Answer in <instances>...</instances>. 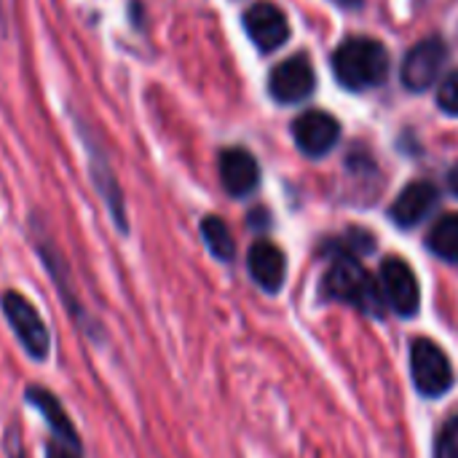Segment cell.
Returning a JSON list of instances; mask_svg holds the SVG:
<instances>
[{
  "mask_svg": "<svg viewBox=\"0 0 458 458\" xmlns=\"http://www.w3.org/2000/svg\"><path fill=\"white\" fill-rule=\"evenodd\" d=\"M3 451L8 458H27V451H24V440H21V429L19 424H8L5 427V435H3Z\"/></svg>",
  "mask_w": 458,
  "mask_h": 458,
  "instance_id": "obj_19",
  "label": "cell"
},
{
  "mask_svg": "<svg viewBox=\"0 0 458 458\" xmlns=\"http://www.w3.org/2000/svg\"><path fill=\"white\" fill-rule=\"evenodd\" d=\"M411 373L413 384L424 397H440L454 386V368L445 352L429 341V338H416L411 346Z\"/></svg>",
  "mask_w": 458,
  "mask_h": 458,
  "instance_id": "obj_5",
  "label": "cell"
},
{
  "mask_svg": "<svg viewBox=\"0 0 458 458\" xmlns=\"http://www.w3.org/2000/svg\"><path fill=\"white\" fill-rule=\"evenodd\" d=\"M448 62V46L440 38H427L408 51L403 62V83L408 91H427L437 83L443 64Z\"/></svg>",
  "mask_w": 458,
  "mask_h": 458,
  "instance_id": "obj_7",
  "label": "cell"
},
{
  "mask_svg": "<svg viewBox=\"0 0 458 458\" xmlns=\"http://www.w3.org/2000/svg\"><path fill=\"white\" fill-rule=\"evenodd\" d=\"M437 102H440V107H443L445 113L458 115V70L456 72H451V75L440 83V89H437Z\"/></svg>",
  "mask_w": 458,
  "mask_h": 458,
  "instance_id": "obj_18",
  "label": "cell"
},
{
  "mask_svg": "<svg viewBox=\"0 0 458 458\" xmlns=\"http://www.w3.org/2000/svg\"><path fill=\"white\" fill-rule=\"evenodd\" d=\"M435 204H437V188L427 180H419V182H411L397 196L389 215L400 228H413L435 209Z\"/></svg>",
  "mask_w": 458,
  "mask_h": 458,
  "instance_id": "obj_13",
  "label": "cell"
},
{
  "mask_svg": "<svg viewBox=\"0 0 458 458\" xmlns=\"http://www.w3.org/2000/svg\"><path fill=\"white\" fill-rule=\"evenodd\" d=\"M333 72L344 89L365 91L381 86L389 75V54L381 40L349 38L333 54Z\"/></svg>",
  "mask_w": 458,
  "mask_h": 458,
  "instance_id": "obj_1",
  "label": "cell"
},
{
  "mask_svg": "<svg viewBox=\"0 0 458 458\" xmlns=\"http://www.w3.org/2000/svg\"><path fill=\"white\" fill-rule=\"evenodd\" d=\"M435 458H458V413L443 424L435 445Z\"/></svg>",
  "mask_w": 458,
  "mask_h": 458,
  "instance_id": "obj_17",
  "label": "cell"
},
{
  "mask_svg": "<svg viewBox=\"0 0 458 458\" xmlns=\"http://www.w3.org/2000/svg\"><path fill=\"white\" fill-rule=\"evenodd\" d=\"M314 86H317V72L303 54L279 62L268 78V91L282 105H298L309 99L314 94Z\"/></svg>",
  "mask_w": 458,
  "mask_h": 458,
  "instance_id": "obj_6",
  "label": "cell"
},
{
  "mask_svg": "<svg viewBox=\"0 0 458 458\" xmlns=\"http://www.w3.org/2000/svg\"><path fill=\"white\" fill-rule=\"evenodd\" d=\"M0 311H3V317L8 322V327L13 330V338L27 352V357L35 360V362L48 360L51 335H48V327H46L43 317L38 314V309L21 293L5 290L0 295Z\"/></svg>",
  "mask_w": 458,
  "mask_h": 458,
  "instance_id": "obj_4",
  "label": "cell"
},
{
  "mask_svg": "<svg viewBox=\"0 0 458 458\" xmlns=\"http://www.w3.org/2000/svg\"><path fill=\"white\" fill-rule=\"evenodd\" d=\"M381 293L384 301L400 314L413 317L421 303V290L413 268L403 258H386L381 266Z\"/></svg>",
  "mask_w": 458,
  "mask_h": 458,
  "instance_id": "obj_8",
  "label": "cell"
},
{
  "mask_svg": "<svg viewBox=\"0 0 458 458\" xmlns=\"http://www.w3.org/2000/svg\"><path fill=\"white\" fill-rule=\"evenodd\" d=\"M448 188H451V193L458 196V164H454V169L448 172Z\"/></svg>",
  "mask_w": 458,
  "mask_h": 458,
  "instance_id": "obj_21",
  "label": "cell"
},
{
  "mask_svg": "<svg viewBox=\"0 0 458 458\" xmlns=\"http://www.w3.org/2000/svg\"><path fill=\"white\" fill-rule=\"evenodd\" d=\"M247 268H250V276L266 293H276L284 284L287 260H284V252L276 244H271V242H255L250 247V255H247Z\"/></svg>",
  "mask_w": 458,
  "mask_h": 458,
  "instance_id": "obj_14",
  "label": "cell"
},
{
  "mask_svg": "<svg viewBox=\"0 0 458 458\" xmlns=\"http://www.w3.org/2000/svg\"><path fill=\"white\" fill-rule=\"evenodd\" d=\"M244 30L260 51H276L290 38V21L274 3H255L247 8Z\"/></svg>",
  "mask_w": 458,
  "mask_h": 458,
  "instance_id": "obj_11",
  "label": "cell"
},
{
  "mask_svg": "<svg viewBox=\"0 0 458 458\" xmlns=\"http://www.w3.org/2000/svg\"><path fill=\"white\" fill-rule=\"evenodd\" d=\"M293 137H295V145L306 156L319 158V156L330 153V148L338 142L341 123H338V118H333L325 110H309V113H303V115L295 118Z\"/></svg>",
  "mask_w": 458,
  "mask_h": 458,
  "instance_id": "obj_9",
  "label": "cell"
},
{
  "mask_svg": "<svg viewBox=\"0 0 458 458\" xmlns=\"http://www.w3.org/2000/svg\"><path fill=\"white\" fill-rule=\"evenodd\" d=\"M43 451H46V458H81V451H72V448H67V445H62L56 440H48Z\"/></svg>",
  "mask_w": 458,
  "mask_h": 458,
  "instance_id": "obj_20",
  "label": "cell"
},
{
  "mask_svg": "<svg viewBox=\"0 0 458 458\" xmlns=\"http://www.w3.org/2000/svg\"><path fill=\"white\" fill-rule=\"evenodd\" d=\"M24 400H27V405H32V408L43 416L46 427L51 429V440H56V443H62V445H67V448L83 454V443H81V437H78L75 424L70 421L64 405H62L46 386L30 384V386L24 389Z\"/></svg>",
  "mask_w": 458,
  "mask_h": 458,
  "instance_id": "obj_10",
  "label": "cell"
},
{
  "mask_svg": "<svg viewBox=\"0 0 458 458\" xmlns=\"http://www.w3.org/2000/svg\"><path fill=\"white\" fill-rule=\"evenodd\" d=\"M32 247L40 258V263L46 266V274L51 276L54 287H56V295L62 298V306L67 309L70 319L81 327L83 335H89L91 341H102V333H99V322L86 311L78 290H75V282H72V274H70V266H67V258L62 255V250L56 247V242L46 233V228L32 217Z\"/></svg>",
  "mask_w": 458,
  "mask_h": 458,
  "instance_id": "obj_2",
  "label": "cell"
},
{
  "mask_svg": "<svg viewBox=\"0 0 458 458\" xmlns=\"http://www.w3.org/2000/svg\"><path fill=\"white\" fill-rule=\"evenodd\" d=\"M201 236H204V244L207 250L220 260V263H231L236 258V242H233V233L228 231V225L215 217V215H207L201 220Z\"/></svg>",
  "mask_w": 458,
  "mask_h": 458,
  "instance_id": "obj_15",
  "label": "cell"
},
{
  "mask_svg": "<svg viewBox=\"0 0 458 458\" xmlns=\"http://www.w3.org/2000/svg\"><path fill=\"white\" fill-rule=\"evenodd\" d=\"M325 293L335 301L352 303L360 311L370 314V317H381L384 314V293L381 287L373 282V276L349 255L338 258L330 271L325 274Z\"/></svg>",
  "mask_w": 458,
  "mask_h": 458,
  "instance_id": "obj_3",
  "label": "cell"
},
{
  "mask_svg": "<svg viewBox=\"0 0 458 458\" xmlns=\"http://www.w3.org/2000/svg\"><path fill=\"white\" fill-rule=\"evenodd\" d=\"M338 3H341V5H360L362 0H338Z\"/></svg>",
  "mask_w": 458,
  "mask_h": 458,
  "instance_id": "obj_22",
  "label": "cell"
},
{
  "mask_svg": "<svg viewBox=\"0 0 458 458\" xmlns=\"http://www.w3.org/2000/svg\"><path fill=\"white\" fill-rule=\"evenodd\" d=\"M220 180H223V188L242 199V196H250L258 182H260V166L255 161V156L244 148H228L220 153Z\"/></svg>",
  "mask_w": 458,
  "mask_h": 458,
  "instance_id": "obj_12",
  "label": "cell"
},
{
  "mask_svg": "<svg viewBox=\"0 0 458 458\" xmlns=\"http://www.w3.org/2000/svg\"><path fill=\"white\" fill-rule=\"evenodd\" d=\"M429 250L448 263L458 266V215H445L429 231Z\"/></svg>",
  "mask_w": 458,
  "mask_h": 458,
  "instance_id": "obj_16",
  "label": "cell"
}]
</instances>
